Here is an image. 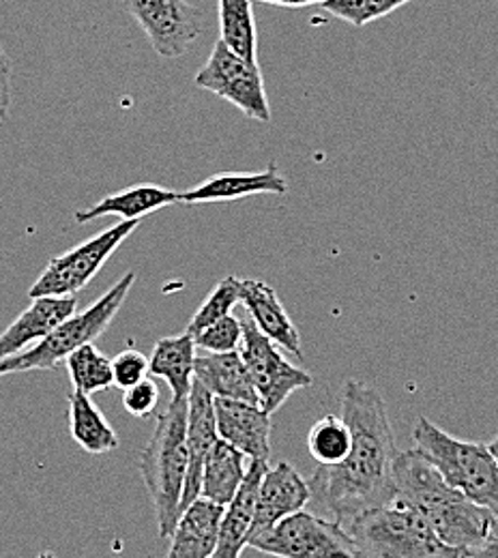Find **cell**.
I'll return each instance as SVG.
<instances>
[{
  "label": "cell",
  "mask_w": 498,
  "mask_h": 558,
  "mask_svg": "<svg viewBox=\"0 0 498 558\" xmlns=\"http://www.w3.org/2000/svg\"><path fill=\"white\" fill-rule=\"evenodd\" d=\"M342 417L353 434L349 456L331 466L318 464L307 484L312 489L309 502L347 526L361 513L393 498L398 449L387 404L374 387L349 380L342 389Z\"/></svg>",
  "instance_id": "cell-1"
},
{
  "label": "cell",
  "mask_w": 498,
  "mask_h": 558,
  "mask_svg": "<svg viewBox=\"0 0 498 558\" xmlns=\"http://www.w3.org/2000/svg\"><path fill=\"white\" fill-rule=\"evenodd\" d=\"M393 482V498L420 511L449 548L466 553L486 539L495 513L451 488L420 449L398 453Z\"/></svg>",
  "instance_id": "cell-2"
},
{
  "label": "cell",
  "mask_w": 498,
  "mask_h": 558,
  "mask_svg": "<svg viewBox=\"0 0 498 558\" xmlns=\"http://www.w3.org/2000/svg\"><path fill=\"white\" fill-rule=\"evenodd\" d=\"M187 400L170 402L157 415L155 432L138 456L144 486L153 500L159 537H170L179 513L187 473Z\"/></svg>",
  "instance_id": "cell-3"
},
{
  "label": "cell",
  "mask_w": 498,
  "mask_h": 558,
  "mask_svg": "<svg viewBox=\"0 0 498 558\" xmlns=\"http://www.w3.org/2000/svg\"><path fill=\"white\" fill-rule=\"evenodd\" d=\"M347 531L359 558H453L464 553L438 539L420 511L391 498L387 505L361 513Z\"/></svg>",
  "instance_id": "cell-4"
},
{
  "label": "cell",
  "mask_w": 498,
  "mask_h": 558,
  "mask_svg": "<svg viewBox=\"0 0 498 558\" xmlns=\"http://www.w3.org/2000/svg\"><path fill=\"white\" fill-rule=\"evenodd\" d=\"M413 440L451 488L498 515V462L488 445L460 440L426 417L415 421Z\"/></svg>",
  "instance_id": "cell-5"
},
{
  "label": "cell",
  "mask_w": 498,
  "mask_h": 558,
  "mask_svg": "<svg viewBox=\"0 0 498 558\" xmlns=\"http://www.w3.org/2000/svg\"><path fill=\"white\" fill-rule=\"evenodd\" d=\"M134 283H136V274L134 271L125 274L110 290L104 292V296H99L84 312H77V314L73 312L72 316L65 318L46 340H41L33 349L0 361V376L15 374V372L52 369L59 363H63L73 350L84 344H93L112 325Z\"/></svg>",
  "instance_id": "cell-6"
},
{
  "label": "cell",
  "mask_w": 498,
  "mask_h": 558,
  "mask_svg": "<svg viewBox=\"0 0 498 558\" xmlns=\"http://www.w3.org/2000/svg\"><path fill=\"white\" fill-rule=\"evenodd\" d=\"M247 546L276 558H359L347 526L307 511H296L276 526L252 535Z\"/></svg>",
  "instance_id": "cell-7"
},
{
  "label": "cell",
  "mask_w": 498,
  "mask_h": 558,
  "mask_svg": "<svg viewBox=\"0 0 498 558\" xmlns=\"http://www.w3.org/2000/svg\"><path fill=\"white\" fill-rule=\"evenodd\" d=\"M138 226L141 221H119L112 228L75 245L70 252L52 258L31 286L28 296H73L104 269L110 256L130 234H134Z\"/></svg>",
  "instance_id": "cell-8"
},
{
  "label": "cell",
  "mask_w": 498,
  "mask_h": 558,
  "mask_svg": "<svg viewBox=\"0 0 498 558\" xmlns=\"http://www.w3.org/2000/svg\"><path fill=\"white\" fill-rule=\"evenodd\" d=\"M194 82L198 88L232 104L247 119L260 123L271 121V106L258 63L241 59L223 41L215 44L207 63L196 73Z\"/></svg>",
  "instance_id": "cell-9"
},
{
  "label": "cell",
  "mask_w": 498,
  "mask_h": 558,
  "mask_svg": "<svg viewBox=\"0 0 498 558\" xmlns=\"http://www.w3.org/2000/svg\"><path fill=\"white\" fill-rule=\"evenodd\" d=\"M239 352L254 380L260 407L269 415L278 413L294 391L312 387L314 383L309 372L286 361L280 347L263 336L250 316L243 320V342Z\"/></svg>",
  "instance_id": "cell-10"
},
{
  "label": "cell",
  "mask_w": 498,
  "mask_h": 558,
  "mask_svg": "<svg viewBox=\"0 0 498 558\" xmlns=\"http://www.w3.org/2000/svg\"><path fill=\"white\" fill-rule=\"evenodd\" d=\"M161 59H181L205 33V13L187 0H121Z\"/></svg>",
  "instance_id": "cell-11"
},
{
  "label": "cell",
  "mask_w": 498,
  "mask_h": 558,
  "mask_svg": "<svg viewBox=\"0 0 498 558\" xmlns=\"http://www.w3.org/2000/svg\"><path fill=\"white\" fill-rule=\"evenodd\" d=\"M215 421L221 440L239 449L247 460L271 458V415L260 404L215 398Z\"/></svg>",
  "instance_id": "cell-12"
},
{
  "label": "cell",
  "mask_w": 498,
  "mask_h": 558,
  "mask_svg": "<svg viewBox=\"0 0 498 558\" xmlns=\"http://www.w3.org/2000/svg\"><path fill=\"white\" fill-rule=\"evenodd\" d=\"M214 400V396L198 380H194L187 400V473L181 496V511H185L201 496L205 460L219 440Z\"/></svg>",
  "instance_id": "cell-13"
},
{
  "label": "cell",
  "mask_w": 498,
  "mask_h": 558,
  "mask_svg": "<svg viewBox=\"0 0 498 558\" xmlns=\"http://www.w3.org/2000/svg\"><path fill=\"white\" fill-rule=\"evenodd\" d=\"M309 484L292 464L278 462L274 469H267L256 494L252 535L276 526L278 522H282L296 511H303V507L309 505Z\"/></svg>",
  "instance_id": "cell-14"
},
{
  "label": "cell",
  "mask_w": 498,
  "mask_h": 558,
  "mask_svg": "<svg viewBox=\"0 0 498 558\" xmlns=\"http://www.w3.org/2000/svg\"><path fill=\"white\" fill-rule=\"evenodd\" d=\"M0 333V361L46 340L75 312V296H39Z\"/></svg>",
  "instance_id": "cell-15"
},
{
  "label": "cell",
  "mask_w": 498,
  "mask_h": 558,
  "mask_svg": "<svg viewBox=\"0 0 498 558\" xmlns=\"http://www.w3.org/2000/svg\"><path fill=\"white\" fill-rule=\"evenodd\" d=\"M288 181L280 174L278 166L271 163L260 172L247 174H215L205 183L185 190L179 194V205H211V203H232L250 196L274 194L284 196Z\"/></svg>",
  "instance_id": "cell-16"
},
{
  "label": "cell",
  "mask_w": 498,
  "mask_h": 558,
  "mask_svg": "<svg viewBox=\"0 0 498 558\" xmlns=\"http://www.w3.org/2000/svg\"><path fill=\"white\" fill-rule=\"evenodd\" d=\"M267 469L269 466L265 460H250L247 475L241 488L232 498V502L226 505L223 509L217 546L211 558H241L243 550L247 548L256 511V494Z\"/></svg>",
  "instance_id": "cell-17"
},
{
  "label": "cell",
  "mask_w": 498,
  "mask_h": 558,
  "mask_svg": "<svg viewBox=\"0 0 498 558\" xmlns=\"http://www.w3.org/2000/svg\"><path fill=\"white\" fill-rule=\"evenodd\" d=\"M241 303L263 336L296 359H303L301 336L278 292L269 283L260 279H241Z\"/></svg>",
  "instance_id": "cell-18"
},
{
  "label": "cell",
  "mask_w": 498,
  "mask_h": 558,
  "mask_svg": "<svg viewBox=\"0 0 498 558\" xmlns=\"http://www.w3.org/2000/svg\"><path fill=\"white\" fill-rule=\"evenodd\" d=\"M194 380H198L214 398L260 404L258 391L239 350L196 354Z\"/></svg>",
  "instance_id": "cell-19"
},
{
  "label": "cell",
  "mask_w": 498,
  "mask_h": 558,
  "mask_svg": "<svg viewBox=\"0 0 498 558\" xmlns=\"http://www.w3.org/2000/svg\"><path fill=\"white\" fill-rule=\"evenodd\" d=\"M223 509L226 507L198 496L185 511H181L170 535L172 544L168 558L214 557Z\"/></svg>",
  "instance_id": "cell-20"
},
{
  "label": "cell",
  "mask_w": 498,
  "mask_h": 558,
  "mask_svg": "<svg viewBox=\"0 0 498 558\" xmlns=\"http://www.w3.org/2000/svg\"><path fill=\"white\" fill-rule=\"evenodd\" d=\"M179 194L181 192H174L155 183H138L112 196H106L104 201L95 203L88 209L77 210L73 219L75 223H88V221L114 215V217H121V221H141L143 217L155 210L179 205Z\"/></svg>",
  "instance_id": "cell-21"
},
{
  "label": "cell",
  "mask_w": 498,
  "mask_h": 558,
  "mask_svg": "<svg viewBox=\"0 0 498 558\" xmlns=\"http://www.w3.org/2000/svg\"><path fill=\"white\" fill-rule=\"evenodd\" d=\"M196 340L187 331L181 336L161 338L148 356V374L166 380L170 387V402L190 400L194 385Z\"/></svg>",
  "instance_id": "cell-22"
},
{
  "label": "cell",
  "mask_w": 498,
  "mask_h": 558,
  "mask_svg": "<svg viewBox=\"0 0 498 558\" xmlns=\"http://www.w3.org/2000/svg\"><path fill=\"white\" fill-rule=\"evenodd\" d=\"M247 458L219 438L205 460L201 496L221 507L230 505L247 475Z\"/></svg>",
  "instance_id": "cell-23"
},
{
  "label": "cell",
  "mask_w": 498,
  "mask_h": 558,
  "mask_svg": "<svg viewBox=\"0 0 498 558\" xmlns=\"http://www.w3.org/2000/svg\"><path fill=\"white\" fill-rule=\"evenodd\" d=\"M70 404V432L72 438L86 453H108L119 447L117 432L104 417L90 396L75 391L68 398Z\"/></svg>",
  "instance_id": "cell-24"
},
{
  "label": "cell",
  "mask_w": 498,
  "mask_h": 558,
  "mask_svg": "<svg viewBox=\"0 0 498 558\" xmlns=\"http://www.w3.org/2000/svg\"><path fill=\"white\" fill-rule=\"evenodd\" d=\"M219 41L245 61L258 63V33L252 0H217Z\"/></svg>",
  "instance_id": "cell-25"
},
{
  "label": "cell",
  "mask_w": 498,
  "mask_h": 558,
  "mask_svg": "<svg viewBox=\"0 0 498 558\" xmlns=\"http://www.w3.org/2000/svg\"><path fill=\"white\" fill-rule=\"evenodd\" d=\"M73 389L86 396L114 387L112 359H108L95 344H84L65 359Z\"/></svg>",
  "instance_id": "cell-26"
},
{
  "label": "cell",
  "mask_w": 498,
  "mask_h": 558,
  "mask_svg": "<svg viewBox=\"0 0 498 558\" xmlns=\"http://www.w3.org/2000/svg\"><path fill=\"white\" fill-rule=\"evenodd\" d=\"M353 445V434L344 417L327 415L316 421L307 434L309 456L325 466L342 462Z\"/></svg>",
  "instance_id": "cell-27"
},
{
  "label": "cell",
  "mask_w": 498,
  "mask_h": 558,
  "mask_svg": "<svg viewBox=\"0 0 498 558\" xmlns=\"http://www.w3.org/2000/svg\"><path fill=\"white\" fill-rule=\"evenodd\" d=\"M241 303V279L234 276L221 279L211 294L203 301V305L196 310L194 318L187 325L190 336H198L203 329L214 325L215 320L232 314V310Z\"/></svg>",
  "instance_id": "cell-28"
},
{
  "label": "cell",
  "mask_w": 498,
  "mask_h": 558,
  "mask_svg": "<svg viewBox=\"0 0 498 558\" xmlns=\"http://www.w3.org/2000/svg\"><path fill=\"white\" fill-rule=\"evenodd\" d=\"M413 0H325L320 7L356 28L376 22Z\"/></svg>",
  "instance_id": "cell-29"
},
{
  "label": "cell",
  "mask_w": 498,
  "mask_h": 558,
  "mask_svg": "<svg viewBox=\"0 0 498 558\" xmlns=\"http://www.w3.org/2000/svg\"><path fill=\"white\" fill-rule=\"evenodd\" d=\"M196 349L205 352H234L243 342V320L232 314L215 320L207 329H203L196 338Z\"/></svg>",
  "instance_id": "cell-30"
},
{
  "label": "cell",
  "mask_w": 498,
  "mask_h": 558,
  "mask_svg": "<svg viewBox=\"0 0 498 558\" xmlns=\"http://www.w3.org/2000/svg\"><path fill=\"white\" fill-rule=\"evenodd\" d=\"M112 376L117 389H130L148 376V356L141 350L125 349L112 359Z\"/></svg>",
  "instance_id": "cell-31"
},
{
  "label": "cell",
  "mask_w": 498,
  "mask_h": 558,
  "mask_svg": "<svg viewBox=\"0 0 498 558\" xmlns=\"http://www.w3.org/2000/svg\"><path fill=\"white\" fill-rule=\"evenodd\" d=\"M159 402V389L150 378H144L138 385L123 391V407L130 415L138 418H148Z\"/></svg>",
  "instance_id": "cell-32"
},
{
  "label": "cell",
  "mask_w": 498,
  "mask_h": 558,
  "mask_svg": "<svg viewBox=\"0 0 498 558\" xmlns=\"http://www.w3.org/2000/svg\"><path fill=\"white\" fill-rule=\"evenodd\" d=\"M11 99H13V63L0 44V128L9 117Z\"/></svg>",
  "instance_id": "cell-33"
},
{
  "label": "cell",
  "mask_w": 498,
  "mask_h": 558,
  "mask_svg": "<svg viewBox=\"0 0 498 558\" xmlns=\"http://www.w3.org/2000/svg\"><path fill=\"white\" fill-rule=\"evenodd\" d=\"M464 557L498 558V515H493V524H490V531H488L486 539H484L479 546L466 550Z\"/></svg>",
  "instance_id": "cell-34"
},
{
  "label": "cell",
  "mask_w": 498,
  "mask_h": 558,
  "mask_svg": "<svg viewBox=\"0 0 498 558\" xmlns=\"http://www.w3.org/2000/svg\"><path fill=\"white\" fill-rule=\"evenodd\" d=\"M265 4H278V7H288V9H301V7H309V4H323L325 0H258Z\"/></svg>",
  "instance_id": "cell-35"
},
{
  "label": "cell",
  "mask_w": 498,
  "mask_h": 558,
  "mask_svg": "<svg viewBox=\"0 0 498 558\" xmlns=\"http://www.w3.org/2000/svg\"><path fill=\"white\" fill-rule=\"evenodd\" d=\"M488 451L493 453V458L498 462V436L493 440V442H490V445H488Z\"/></svg>",
  "instance_id": "cell-36"
},
{
  "label": "cell",
  "mask_w": 498,
  "mask_h": 558,
  "mask_svg": "<svg viewBox=\"0 0 498 558\" xmlns=\"http://www.w3.org/2000/svg\"><path fill=\"white\" fill-rule=\"evenodd\" d=\"M37 558H54V555L52 553H41Z\"/></svg>",
  "instance_id": "cell-37"
},
{
  "label": "cell",
  "mask_w": 498,
  "mask_h": 558,
  "mask_svg": "<svg viewBox=\"0 0 498 558\" xmlns=\"http://www.w3.org/2000/svg\"><path fill=\"white\" fill-rule=\"evenodd\" d=\"M453 558H466V557H464V555H462V557H453Z\"/></svg>",
  "instance_id": "cell-38"
}]
</instances>
